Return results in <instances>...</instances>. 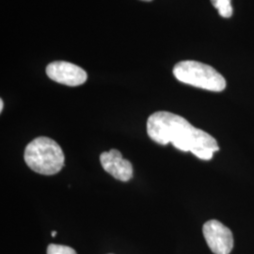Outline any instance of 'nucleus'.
<instances>
[{
    "label": "nucleus",
    "mask_w": 254,
    "mask_h": 254,
    "mask_svg": "<svg viewBox=\"0 0 254 254\" xmlns=\"http://www.w3.org/2000/svg\"><path fill=\"white\" fill-rule=\"evenodd\" d=\"M147 133L151 139L161 145L173 143L183 152H190L202 160H210L219 150L218 141L208 133L168 111L153 113L147 121Z\"/></svg>",
    "instance_id": "f257e3e1"
},
{
    "label": "nucleus",
    "mask_w": 254,
    "mask_h": 254,
    "mask_svg": "<svg viewBox=\"0 0 254 254\" xmlns=\"http://www.w3.org/2000/svg\"><path fill=\"white\" fill-rule=\"evenodd\" d=\"M24 159L27 166L37 173L54 175L64 166V151L54 139L38 136L26 147Z\"/></svg>",
    "instance_id": "f03ea898"
},
{
    "label": "nucleus",
    "mask_w": 254,
    "mask_h": 254,
    "mask_svg": "<svg viewBox=\"0 0 254 254\" xmlns=\"http://www.w3.org/2000/svg\"><path fill=\"white\" fill-rule=\"evenodd\" d=\"M177 80L196 88L210 91H224L226 80L222 74L207 64L195 61H184L173 68Z\"/></svg>",
    "instance_id": "7ed1b4c3"
},
{
    "label": "nucleus",
    "mask_w": 254,
    "mask_h": 254,
    "mask_svg": "<svg viewBox=\"0 0 254 254\" xmlns=\"http://www.w3.org/2000/svg\"><path fill=\"white\" fill-rule=\"evenodd\" d=\"M202 234L212 253L230 254L234 248V237L231 230L217 219L203 224Z\"/></svg>",
    "instance_id": "20e7f679"
},
{
    "label": "nucleus",
    "mask_w": 254,
    "mask_h": 254,
    "mask_svg": "<svg viewBox=\"0 0 254 254\" xmlns=\"http://www.w3.org/2000/svg\"><path fill=\"white\" fill-rule=\"evenodd\" d=\"M46 74L53 81L70 87L84 84L88 74L81 67L67 62H54L47 65Z\"/></svg>",
    "instance_id": "39448f33"
},
{
    "label": "nucleus",
    "mask_w": 254,
    "mask_h": 254,
    "mask_svg": "<svg viewBox=\"0 0 254 254\" xmlns=\"http://www.w3.org/2000/svg\"><path fill=\"white\" fill-rule=\"evenodd\" d=\"M100 162L103 169L119 181H129L133 177L132 164L125 159L118 150L112 149L102 153Z\"/></svg>",
    "instance_id": "423d86ee"
},
{
    "label": "nucleus",
    "mask_w": 254,
    "mask_h": 254,
    "mask_svg": "<svg viewBox=\"0 0 254 254\" xmlns=\"http://www.w3.org/2000/svg\"><path fill=\"white\" fill-rule=\"evenodd\" d=\"M212 5L218 9V13L223 18H230L233 15L231 0H211Z\"/></svg>",
    "instance_id": "0eeeda50"
},
{
    "label": "nucleus",
    "mask_w": 254,
    "mask_h": 254,
    "mask_svg": "<svg viewBox=\"0 0 254 254\" xmlns=\"http://www.w3.org/2000/svg\"><path fill=\"white\" fill-rule=\"evenodd\" d=\"M47 254H77L73 248L68 246L50 244L47 248Z\"/></svg>",
    "instance_id": "6e6552de"
},
{
    "label": "nucleus",
    "mask_w": 254,
    "mask_h": 254,
    "mask_svg": "<svg viewBox=\"0 0 254 254\" xmlns=\"http://www.w3.org/2000/svg\"><path fill=\"white\" fill-rule=\"evenodd\" d=\"M3 108H4V103H3V100L1 99V100H0V111H1V112L3 111Z\"/></svg>",
    "instance_id": "1a4fd4ad"
},
{
    "label": "nucleus",
    "mask_w": 254,
    "mask_h": 254,
    "mask_svg": "<svg viewBox=\"0 0 254 254\" xmlns=\"http://www.w3.org/2000/svg\"><path fill=\"white\" fill-rule=\"evenodd\" d=\"M56 235H57V232H56V231H52V233H51V236H52V237H55Z\"/></svg>",
    "instance_id": "9d476101"
},
{
    "label": "nucleus",
    "mask_w": 254,
    "mask_h": 254,
    "mask_svg": "<svg viewBox=\"0 0 254 254\" xmlns=\"http://www.w3.org/2000/svg\"><path fill=\"white\" fill-rule=\"evenodd\" d=\"M141 1H147V2H150V1H153V0H141Z\"/></svg>",
    "instance_id": "9b49d317"
}]
</instances>
